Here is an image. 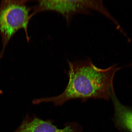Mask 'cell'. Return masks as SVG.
<instances>
[{
  "mask_svg": "<svg viewBox=\"0 0 132 132\" xmlns=\"http://www.w3.org/2000/svg\"><path fill=\"white\" fill-rule=\"evenodd\" d=\"M68 63L69 82L64 92L57 96L34 99V104L51 102L57 106L72 99L84 102L90 98L107 100L111 98L114 77L121 68L114 64L99 68L89 59Z\"/></svg>",
  "mask_w": 132,
  "mask_h": 132,
  "instance_id": "6da1fadb",
  "label": "cell"
},
{
  "mask_svg": "<svg viewBox=\"0 0 132 132\" xmlns=\"http://www.w3.org/2000/svg\"><path fill=\"white\" fill-rule=\"evenodd\" d=\"M88 0L83 1H38L32 14L46 11H56L63 15L69 23L73 16L77 14H88L90 13Z\"/></svg>",
  "mask_w": 132,
  "mask_h": 132,
  "instance_id": "3957f363",
  "label": "cell"
},
{
  "mask_svg": "<svg viewBox=\"0 0 132 132\" xmlns=\"http://www.w3.org/2000/svg\"><path fill=\"white\" fill-rule=\"evenodd\" d=\"M27 1H2L0 4V34L3 48L0 52L2 58L8 43L15 33L23 29L28 41V28L32 14L31 8L26 4Z\"/></svg>",
  "mask_w": 132,
  "mask_h": 132,
  "instance_id": "7a4b0ae2",
  "label": "cell"
},
{
  "mask_svg": "<svg viewBox=\"0 0 132 132\" xmlns=\"http://www.w3.org/2000/svg\"><path fill=\"white\" fill-rule=\"evenodd\" d=\"M114 106V121L118 127L128 132H132V109L122 104L115 95L114 90L111 96Z\"/></svg>",
  "mask_w": 132,
  "mask_h": 132,
  "instance_id": "5b68a950",
  "label": "cell"
},
{
  "mask_svg": "<svg viewBox=\"0 0 132 132\" xmlns=\"http://www.w3.org/2000/svg\"><path fill=\"white\" fill-rule=\"evenodd\" d=\"M131 66H132V63L131 64V65H130Z\"/></svg>",
  "mask_w": 132,
  "mask_h": 132,
  "instance_id": "8992f818",
  "label": "cell"
},
{
  "mask_svg": "<svg viewBox=\"0 0 132 132\" xmlns=\"http://www.w3.org/2000/svg\"><path fill=\"white\" fill-rule=\"evenodd\" d=\"M78 127V125L73 123H69L65 127L60 129L50 120L28 115L15 132H77Z\"/></svg>",
  "mask_w": 132,
  "mask_h": 132,
  "instance_id": "277c9868",
  "label": "cell"
}]
</instances>
